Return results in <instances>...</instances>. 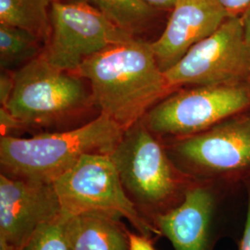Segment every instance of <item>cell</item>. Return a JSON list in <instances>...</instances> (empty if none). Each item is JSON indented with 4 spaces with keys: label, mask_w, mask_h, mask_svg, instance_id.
I'll return each instance as SVG.
<instances>
[{
    "label": "cell",
    "mask_w": 250,
    "mask_h": 250,
    "mask_svg": "<svg viewBox=\"0 0 250 250\" xmlns=\"http://www.w3.org/2000/svg\"><path fill=\"white\" fill-rule=\"evenodd\" d=\"M243 26H244V32H245V37L247 42L250 45V7L248 10L241 16Z\"/></svg>",
    "instance_id": "cb8c5ba5"
},
{
    "label": "cell",
    "mask_w": 250,
    "mask_h": 250,
    "mask_svg": "<svg viewBox=\"0 0 250 250\" xmlns=\"http://www.w3.org/2000/svg\"><path fill=\"white\" fill-rule=\"evenodd\" d=\"M62 213L52 184L0 174V247L21 250L37 229Z\"/></svg>",
    "instance_id": "8fae6325"
},
{
    "label": "cell",
    "mask_w": 250,
    "mask_h": 250,
    "mask_svg": "<svg viewBox=\"0 0 250 250\" xmlns=\"http://www.w3.org/2000/svg\"><path fill=\"white\" fill-rule=\"evenodd\" d=\"M21 250H71L63 230V213L37 229Z\"/></svg>",
    "instance_id": "e0dca14e"
},
{
    "label": "cell",
    "mask_w": 250,
    "mask_h": 250,
    "mask_svg": "<svg viewBox=\"0 0 250 250\" xmlns=\"http://www.w3.org/2000/svg\"><path fill=\"white\" fill-rule=\"evenodd\" d=\"M63 230L71 250H130V231L112 215L63 213Z\"/></svg>",
    "instance_id": "4fadbf2b"
},
{
    "label": "cell",
    "mask_w": 250,
    "mask_h": 250,
    "mask_svg": "<svg viewBox=\"0 0 250 250\" xmlns=\"http://www.w3.org/2000/svg\"><path fill=\"white\" fill-rule=\"evenodd\" d=\"M14 72L1 70L0 73V103L1 107H6L14 88Z\"/></svg>",
    "instance_id": "ac0fdd59"
},
{
    "label": "cell",
    "mask_w": 250,
    "mask_h": 250,
    "mask_svg": "<svg viewBox=\"0 0 250 250\" xmlns=\"http://www.w3.org/2000/svg\"><path fill=\"white\" fill-rule=\"evenodd\" d=\"M14 80L5 107L22 128L62 124L93 101L83 77L54 67L42 54L14 72Z\"/></svg>",
    "instance_id": "8992f818"
},
{
    "label": "cell",
    "mask_w": 250,
    "mask_h": 250,
    "mask_svg": "<svg viewBox=\"0 0 250 250\" xmlns=\"http://www.w3.org/2000/svg\"><path fill=\"white\" fill-rule=\"evenodd\" d=\"M54 0H0V23L24 29L46 44Z\"/></svg>",
    "instance_id": "5bb4252c"
},
{
    "label": "cell",
    "mask_w": 250,
    "mask_h": 250,
    "mask_svg": "<svg viewBox=\"0 0 250 250\" xmlns=\"http://www.w3.org/2000/svg\"><path fill=\"white\" fill-rule=\"evenodd\" d=\"M0 126L1 135H11V132L18 131L22 128L18 120L5 107H0Z\"/></svg>",
    "instance_id": "ffe728a7"
},
{
    "label": "cell",
    "mask_w": 250,
    "mask_h": 250,
    "mask_svg": "<svg viewBox=\"0 0 250 250\" xmlns=\"http://www.w3.org/2000/svg\"><path fill=\"white\" fill-rule=\"evenodd\" d=\"M109 155L127 197L152 224L184 201L193 180L175 167L163 142L143 120L125 129Z\"/></svg>",
    "instance_id": "277c9868"
},
{
    "label": "cell",
    "mask_w": 250,
    "mask_h": 250,
    "mask_svg": "<svg viewBox=\"0 0 250 250\" xmlns=\"http://www.w3.org/2000/svg\"><path fill=\"white\" fill-rule=\"evenodd\" d=\"M247 195H248V210H247V218L244 230L242 232L241 237L237 242L238 250H250V180L245 183Z\"/></svg>",
    "instance_id": "44dd1931"
},
{
    "label": "cell",
    "mask_w": 250,
    "mask_h": 250,
    "mask_svg": "<svg viewBox=\"0 0 250 250\" xmlns=\"http://www.w3.org/2000/svg\"><path fill=\"white\" fill-rule=\"evenodd\" d=\"M170 88L250 82V45L241 17H229L164 72Z\"/></svg>",
    "instance_id": "30bf717a"
},
{
    "label": "cell",
    "mask_w": 250,
    "mask_h": 250,
    "mask_svg": "<svg viewBox=\"0 0 250 250\" xmlns=\"http://www.w3.org/2000/svg\"><path fill=\"white\" fill-rule=\"evenodd\" d=\"M250 110V82L191 86L161 99L144 117L162 142L202 133Z\"/></svg>",
    "instance_id": "52a82bcc"
},
{
    "label": "cell",
    "mask_w": 250,
    "mask_h": 250,
    "mask_svg": "<svg viewBox=\"0 0 250 250\" xmlns=\"http://www.w3.org/2000/svg\"><path fill=\"white\" fill-rule=\"evenodd\" d=\"M76 73L89 83L100 113L124 129L143 120L171 90L150 43L136 37L90 57Z\"/></svg>",
    "instance_id": "6da1fadb"
},
{
    "label": "cell",
    "mask_w": 250,
    "mask_h": 250,
    "mask_svg": "<svg viewBox=\"0 0 250 250\" xmlns=\"http://www.w3.org/2000/svg\"><path fill=\"white\" fill-rule=\"evenodd\" d=\"M163 144L175 167L192 180L243 185L250 180V110Z\"/></svg>",
    "instance_id": "5b68a950"
},
{
    "label": "cell",
    "mask_w": 250,
    "mask_h": 250,
    "mask_svg": "<svg viewBox=\"0 0 250 250\" xmlns=\"http://www.w3.org/2000/svg\"><path fill=\"white\" fill-rule=\"evenodd\" d=\"M44 48L42 41L24 29L0 23L1 70L20 69L39 57Z\"/></svg>",
    "instance_id": "2e32d148"
},
{
    "label": "cell",
    "mask_w": 250,
    "mask_h": 250,
    "mask_svg": "<svg viewBox=\"0 0 250 250\" xmlns=\"http://www.w3.org/2000/svg\"><path fill=\"white\" fill-rule=\"evenodd\" d=\"M229 17H241L250 7V0H215Z\"/></svg>",
    "instance_id": "d6986e66"
},
{
    "label": "cell",
    "mask_w": 250,
    "mask_h": 250,
    "mask_svg": "<svg viewBox=\"0 0 250 250\" xmlns=\"http://www.w3.org/2000/svg\"><path fill=\"white\" fill-rule=\"evenodd\" d=\"M125 129L101 114L79 127L21 138L1 135V173L52 184L85 154H110Z\"/></svg>",
    "instance_id": "7a4b0ae2"
},
{
    "label": "cell",
    "mask_w": 250,
    "mask_h": 250,
    "mask_svg": "<svg viewBox=\"0 0 250 250\" xmlns=\"http://www.w3.org/2000/svg\"><path fill=\"white\" fill-rule=\"evenodd\" d=\"M227 18L228 13L215 0H176L161 36L150 43L161 71L173 67Z\"/></svg>",
    "instance_id": "7c38bea8"
},
{
    "label": "cell",
    "mask_w": 250,
    "mask_h": 250,
    "mask_svg": "<svg viewBox=\"0 0 250 250\" xmlns=\"http://www.w3.org/2000/svg\"><path fill=\"white\" fill-rule=\"evenodd\" d=\"M247 210L245 185L193 180L184 201L154 225L174 250H214L223 238L239 241Z\"/></svg>",
    "instance_id": "3957f363"
},
{
    "label": "cell",
    "mask_w": 250,
    "mask_h": 250,
    "mask_svg": "<svg viewBox=\"0 0 250 250\" xmlns=\"http://www.w3.org/2000/svg\"><path fill=\"white\" fill-rule=\"evenodd\" d=\"M153 8L161 11H171L174 8L176 0H144Z\"/></svg>",
    "instance_id": "603a6c76"
},
{
    "label": "cell",
    "mask_w": 250,
    "mask_h": 250,
    "mask_svg": "<svg viewBox=\"0 0 250 250\" xmlns=\"http://www.w3.org/2000/svg\"><path fill=\"white\" fill-rule=\"evenodd\" d=\"M50 19L42 56L65 72L76 73L90 57L135 37L82 0H54Z\"/></svg>",
    "instance_id": "9c48e42d"
},
{
    "label": "cell",
    "mask_w": 250,
    "mask_h": 250,
    "mask_svg": "<svg viewBox=\"0 0 250 250\" xmlns=\"http://www.w3.org/2000/svg\"><path fill=\"white\" fill-rule=\"evenodd\" d=\"M62 213L100 212L127 220L138 233L161 237L127 197L116 166L108 154H85L53 184Z\"/></svg>",
    "instance_id": "ba28073f"
},
{
    "label": "cell",
    "mask_w": 250,
    "mask_h": 250,
    "mask_svg": "<svg viewBox=\"0 0 250 250\" xmlns=\"http://www.w3.org/2000/svg\"><path fill=\"white\" fill-rule=\"evenodd\" d=\"M99 10L113 23L136 36L152 26L161 10L144 0H82Z\"/></svg>",
    "instance_id": "9a60e30c"
},
{
    "label": "cell",
    "mask_w": 250,
    "mask_h": 250,
    "mask_svg": "<svg viewBox=\"0 0 250 250\" xmlns=\"http://www.w3.org/2000/svg\"><path fill=\"white\" fill-rule=\"evenodd\" d=\"M130 250H156L153 239L140 233L130 232Z\"/></svg>",
    "instance_id": "7402d4cb"
}]
</instances>
